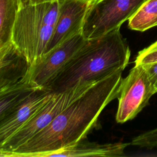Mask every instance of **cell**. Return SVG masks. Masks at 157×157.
Wrapping results in <instances>:
<instances>
[{
  "label": "cell",
  "mask_w": 157,
  "mask_h": 157,
  "mask_svg": "<svg viewBox=\"0 0 157 157\" xmlns=\"http://www.w3.org/2000/svg\"><path fill=\"white\" fill-rule=\"evenodd\" d=\"M53 93L47 90H36L0 119V148L50 99Z\"/></svg>",
  "instance_id": "obj_10"
},
{
  "label": "cell",
  "mask_w": 157,
  "mask_h": 157,
  "mask_svg": "<svg viewBox=\"0 0 157 157\" xmlns=\"http://www.w3.org/2000/svg\"><path fill=\"white\" fill-rule=\"evenodd\" d=\"M128 21L129 29L141 32L157 26V0H147Z\"/></svg>",
  "instance_id": "obj_13"
},
{
  "label": "cell",
  "mask_w": 157,
  "mask_h": 157,
  "mask_svg": "<svg viewBox=\"0 0 157 157\" xmlns=\"http://www.w3.org/2000/svg\"><path fill=\"white\" fill-rule=\"evenodd\" d=\"M120 29L86 39L47 90L55 93L63 92L78 85L95 83L123 71L128 64L131 51Z\"/></svg>",
  "instance_id": "obj_2"
},
{
  "label": "cell",
  "mask_w": 157,
  "mask_h": 157,
  "mask_svg": "<svg viewBox=\"0 0 157 157\" xmlns=\"http://www.w3.org/2000/svg\"><path fill=\"white\" fill-rule=\"evenodd\" d=\"M131 144L115 142L100 144L82 142V140L52 153L50 156H104L117 157L124 155L125 148Z\"/></svg>",
  "instance_id": "obj_11"
},
{
  "label": "cell",
  "mask_w": 157,
  "mask_h": 157,
  "mask_svg": "<svg viewBox=\"0 0 157 157\" xmlns=\"http://www.w3.org/2000/svg\"><path fill=\"white\" fill-rule=\"evenodd\" d=\"M85 1H88V2H93V1H95L96 0H85Z\"/></svg>",
  "instance_id": "obj_20"
},
{
  "label": "cell",
  "mask_w": 157,
  "mask_h": 157,
  "mask_svg": "<svg viewBox=\"0 0 157 157\" xmlns=\"http://www.w3.org/2000/svg\"><path fill=\"white\" fill-rule=\"evenodd\" d=\"M58 0L20 7L10 42L15 51L31 66L46 52L56 22Z\"/></svg>",
  "instance_id": "obj_3"
},
{
  "label": "cell",
  "mask_w": 157,
  "mask_h": 157,
  "mask_svg": "<svg viewBox=\"0 0 157 157\" xmlns=\"http://www.w3.org/2000/svg\"><path fill=\"white\" fill-rule=\"evenodd\" d=\"M19 7H22L31 4V0H17Z\"/></svg>",
  "instance_id": "obj_18"
},
{
  "label": "cell",
  "mask_w": 157,
  "mask_h": 157,
  "mask_svg": "<svg viewBox=\"0 0 157 157\" xmlns=\"http://www.w3.org/2000/svg\"><path fill=\"white\" fill-rule=\"evenodd\" d=\"M131 144L147 148L157 147V127L136 136Z\"/></svg>",
  "instance_id": "obj_14"
},
{
  "label": "cell",
  "mask_w": 157,
  "mask_h": 157,
  "mask_svg": "<svg viewBox=\"0 0 157 157\" xmlns=\"http://www.w3.org/2000/svg\"><path fill=\"white\" fill-rule=\"evenodd\" d=\"M121 70L98 82L31 140L4 157H49L58 150L83 140L112 100L118 98Z\"/></svg>",
  "instance_id": "obj_1"
},
{
  "label": "cell",
  "mask_w": 157,
  "mask_h": 157,
  "mask_svg": "<svg viewBox=\"0 0 157 157\" xmlns=\"http://www.w3.org/2000/svg\"><path fill=\"white\" fill-rule=\"evenodd\" d=\"M156 93L142 65H135L121 79L115 119L123 123L134 118Z\"/></svg>",
  "instance_id": "obj_7"
},
{
  "label": "cell",
  "mask_w": 157,
  "mask_h": 157,
  "mask_svg": "<svg viewBox=\"0 0 157 157\" xmlns=\"http://www.w3.org/2000/svg\"><path fill=\"white\" fill-rule=\"evenodd\" d=\"M19 8L17 0H0V48L10 42Z\"/></svg>",
  "instance_id": "obj_12"
},
{
  "label": "cell",
  "mask_w": 157,
  "mask_h": 157,
  "mask_svg": "<svg viewBox=\"0 0 157 157\" xmlns=\"http://www.w3.org/2000/svg\"><path fill=\"white\" fill-rule=\"evenodd\" d=\"M58 1L59 9L56 22L45 53L57 47L70 37L82 33L85 17L91 3L85 0H58Z\"/></svg>",
  "instance_id": "obj_8"
},
{
  "label": "cell",
  "mask_w": 157,
  "mask_h": 157,
  "mask_svg": "<svg viewBox=\"0 0 157 157\" xmlns=\"http://www.w3.org/2000/svg\"><path fill=\"white\" fill-rule=\"evenodd\" d=\"M157 93V62L142 65Z\"/></svg>",
  "instance_id": "obj_17"
},
{
  "label": "cell",
  "mask_w": 157,
  "mask_h": 157,
  "mask_svg": "<svg viewBox=\"0 0 157 157\" xmlns=\"http://www.w3.org/2000/svg\"><path fill=\"white\" fill-rule=\"evenodd\" d=\"M147 0H96L86 12L82 34L86 39L100 37L119 28Z\"/></svg>",
  "instance_id": "obj_5"
},
{
  "label": "cell",
  "mask_w": 157,
  "mask_h": 157,
  "mask_svg": "<svg viewBox=\"0 0 157 157\" xmlns=\"http://www.w3.org/2000/svg\"><path fill=\"white\" fill-rule=\"evenodd\" d=\"M95 83L80 84L63 92L53 93L50 99L0 148V157H4L6 153L13 151L28 142Z\"/></svg>",
  "instance_id": "obj_4"
},
{
  "label": "cell",
  "mask_w": 157,
  "mask_h": 157,
  "mask_svg": "<svg viewBox=\"0 0 157 157\" xmlns=\"http://www.w3.org/2000/svg\"><path fill=\"white\" fill-rule=\"evenodd\" d=\"M19 56L11 42L0 48V75L12 64Z\"/></svg>",
  "instance_id": "obj_15"
},
{
  "label": "cell",
  "mask_w": 157,
  "mask_h": 157,
  "mask_svg": "<svg viewBox=\"0 0 157 157\" xmlns=\"http://www.w3.org/2000/svg\"><path fill=\"white\" fill-rule=\"evenodd\" d=\"M86 40L82 33L76 34L44 53L32 65L28 66L26 75L29 85L36 90H47Z\"/></svg>",
  "instance_id": "obj_6"
},
{
  "label": "cell",
  "mask_w": 157,
  "mask_h": 157,
  "mask_svg": "<svg viewBox=\"0 0 157 157\" xmlns=\"http://www.w3.org/2000/svg\"><path fill=\"white\" fill-rule=\"evenodd\" d=\"M157 62V41L139 52L136 57L135 65H144Z\"/></svg>",
  "instance_id": "obj_16"
},
{
  "label": "cell",
  "mask_w": 157,
  "mask_h": 157,
  "mask_svg": "<svg viewBox=\"0 0 157 157\" xmlns=\"http://www.w3.org/2000/svg\"><path fill=\"white\" fill-rule=\"evenodd\" d=\"M56 0H31V4H39L47 2H52Z\"/></svg>",
  "instance_id": "obj_19"
},
{
  "label": "cell",
  "mask_w": 157,
  "mask_h": 157,
  "mask_svg": "<svg viewBox=\"0 0 157 157\" xmlns=\"http://www.w3.org/2000/svg\"><path fill=\"white\" fill-rule=\"evenodd\" d=\"M16 63L0 75V119L25 101L36 90L28 83L26 71L17 69Z\"/></svg>",
  "instance_id": "obj_9"
}]
</instances>
